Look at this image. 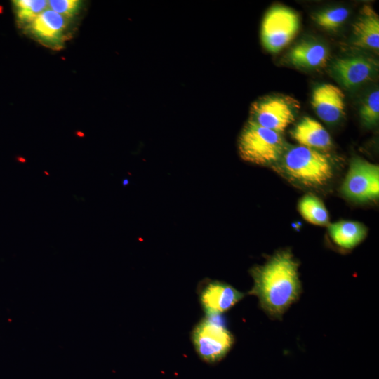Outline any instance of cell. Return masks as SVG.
Here are the masks:
<instances>
[{
    "label": "cell",
    "mask_w": 379,
    "mask_h": 379,
    "mask_svg": "<svg viewBox=\"0 0 379 379\" xmlns=\"http://www.w3.org/2000/svg\"><path fill=\"white\" fill-rule=\"evenodd\" d=\"M298 267L292 254L283 251L253 270L254 286L251 293L258 298L261 307L270 315L280 317L298 298Z\"/></svg>",
    "instance_id": "obj_1"
},
{
    "label": "cell",
    "mask_w": 379,
    "mask_h": 379,
    "mask_svg": "<svg viewBox=\"0 0 379 379\" xmlns=\"http://www.w3.org/2000/svg\"><path fill=\"white\" fill-rule=\"evenodd\" d=\"M282 164L286 173L307 186H321L333 176L330 160L319 151L299 145L283 154Z\"/></svg>",
    "instance_id": "obj_2"
},
{
    "label": "cell",
    "mask_w": 379,
    "mask_h": 379,
    "mask_svg": "<svg viewBox=\"0 0 379 379\" xmlns=\"http://www.w3.org/2000/svg\"><path fill=\"white\" fill-rule=\"evenodd\" d=\"M238 146L244 160L259 165L278 161L285 152V143L281 133L251 120L243 128Z\"/></svg>",
    "instance_id": "obj_3"
},
{
    "label": "cell",
    "mask_w": 379,
    "mask_h": 379,
    "mask_svg": "<svg viewBox=\"0 0 379 379\" xmlns=\"http://www.w3.org/2000/svg\"><path fill=\"white\" fill-rule=\"evenodd\" d=\"M300 26L298 15L291 9L277 6L266 13L261 27V40L271 53H277L296 35Z\"/></svg>",
    "instance_id": "obj_4"
},
{
    "label": "cell",
    "mask_w": 379,
    "mask_h": 379,
    "mask_svg": "<svg viewBox=\"0 0 379 379\" xmlns=\"http://www.w3.org/2000/svg\"><path fill=\"white\" fill-rule=\"evenodd\" d=\"M192 342L197 353L208 363H215L222 359L230 350L233 338L221 324L205 319L193 330Z\"/></svg>",
    "instance_id": "obj_5"
},
{
    "label": "cell",
    "mask_w": 379,
    "mask_h": 379,
    "mask_svg": "<svg viewBox=\"0 0 379 379\" xmlns=\"http://www.w3.org/2000/svg\"><path fill=\"white\" fill-rule=\"evenodd\" d=\"M342 191L348 198L359 201L376 199L379 195V167L357 158L352 161Z\"/></svg>",
    "instance_id": "obj_6"
},
{
    "label": "cell",
    "mask_w": 379,
    "mask_h": 379,
    "mask_svg": "<svg viewBox=\"0 0 379 379\" xmlns=\"http://www.w3.org/2000/svg\"><path fill=\"white\" fill-rule=\"evenodd\" d=\"M251 117L250 120L260 126L281 133L294 121L295 114L286 98L270 96L252 105Z\"/></svg>",
    "instance_id": "obj_7"
},
{
    "label": "cell",
    "mask_w": 379,
    "mask_h": 379,
    "mask_svg": "<svg viewBox=\"0 0 379 379\" xmlns=\"http://www.w3.org/2000/svg\"><path fill=\"white\" fill-rule=\"evenodd\" d=\"M199 297L206 314L216 315L232 307L244 294L229 284L213 281L202 286Z\"/></svg>",
    "instance_id": "obj_8"
},
{
    "label": "cell",
    "mask_w": 379,
    "mask_h": 379,
    "mask_svg": "<svg viewBox=\"0 0 379 379\" xmlns=\"http://www.w3.org/2000/svg\"><path fill=\"white\" fill-rule=\"evenodd\" d=\"M345 95L336 86L323 84L314 88L312 105L317 114L328 123L338 121L345 111Z\"/></svg>",
    "instance_id": "obj_9"
},
{
    "label": "cell",
    "mask_w": 379,
    "mask_h": 379,
    "mask_svg": "<svg viewBox=\"0 0 379 379\" xmlns=\"http://www.w3.org/2000/svg\"><path fill=\"white\" fill-rule=\"evenodd\" d=\"M378 64L371 58L352 56L336 60L333 70L339 81L347 88L357 86L371 78Z\"/></svg>",
    "instance_id": "obj_10"
},
{
    "label": "cell",
    "mask_w": 379,
    "mask_h": 379,
    "mask_svg": "<svg viewBox=\"0 0 379 379\" xmlns=\"http://www.w3.org/2000/svg\"><path fill=\"white\" fill-rule=\"evenodd\" d=\"M354 46L366 49L379 48V18L378 14L368 6L361 10L358 20L353 25Z\"/></svg>",
    "instance_id": "obj_11"
},
{
    "label": "cell",
    "mask_w": 379,
    "mask_h": 379,
    "mask_svg": "<svg viewBox=\"0 0 379 379\" xmlns=\"http://www.w3.org/2000/svg\"><path fill=\"white\" fill-rule=\"evenodd\" d=\"M67 25L66 18L47 8L29 24V28L41 41L55 44L63 36Z\"/></svg>",
    "instance_id": "obj_12"
},
{
    "label": "cell",
    "mask_w": 379,
    "mask_h": 379,
    "mask_svg": "<svg viewBox=\"0 0 379 379\" xmlns=\"http://www.w3.org/2000/svg\"><path fill=\"white\" fill-rule=\"evenodd\" d=\"M293 138L300 145L312 149H327L331 145V136L317 121L305 117L291 132Z\"/></svg>",
    "instance_id": "obj_13"
},
{
    "label": "cell",
    "mask_w": 379,
    "mask_h": 379,
    "mask_svg": "<svg viewBox=\"0 0 379 379\" xmlns=\"http://www.w3.org/2000/svg\"><path fill=\"white\" fill-rule=\"evenodd\" d=\"M328 56L327 48L314 41H302L295 46L288 54L292 64L304 68L321 67L326 63Z\"/></svg>",
    "instance_id": "obj_14"
},
{
    "label": "cell",
    "mask_w": 379,
    "mask_h": 379,
    "mask_svg": "<svg viewBox=\"0 0 379 379\" xmlns=\"http://www.w3.org/2000/svg\"><path fill=\"white\" fill-rule=\"evenodd\" d=\"M333 241L340 247L350 249L358 245L366 234V227L353 221H340L329 225Z\"/></svg>",
    "instance_id": "obj_15"
},
{
    "label": "cell",
    "mask_w": 379,
    "mask_h": 379,
    "mask_svg": "<svg viewBox=\"0 0 379 379\" xmlns=\"http://www.w3.org/2000/svg\"><path fill=\"white\" fill-rule=\"evenodd\" d=\"M298 209L302 216L310 223L325 225L328 222V213L324 203L314 195L303 197L299 201Z\"/></svg>",
    "instance_id": "obj_16"
},
{
    "label": "cell",
    "mask_w": 379,
    "mask_h": 379,
    "mask_svg": "<svg viewBox=\"0 0 379 379\" xmlns=\"http://www.w3.org/2000/svg\"><path fill=\"white\" fill-rule=\"evenodd\" d=\"M13 4L18 19L23 24H30L48 7L44 0H17Z\"/></svg>",
    "instance_id": "obj_17"
},
{
    "label": "cell",
    "mask_w": 379,
    "mask_h": 379,
    "mask_svg": "<svg viewBox=\"0 0 379 379\" xmlns=\"http://www.w3.org/2000/svg\"><path fill=\"white\" fill-rule=\"evenodd\" d=\"M349 11L344 7L325 10L316 13L314 20L321 27L327 29H335L345 21Z\"/></svg>",
    "instance_id": "obj_18"
},
{
    "label": "cell",
    "mask_w": 379,
    "mask_h": 379,
    "mask_svg": "<svg viewBox=\"0 0 379 379\" xmlns=\"http://www.w3.org/2000/svg\"><path fill=\"white\" fill-rule=\"evenodd\" d=\"M360 115L367 125H375L379 118V91L371 92L363 102L360 109Z\"/></svg>",
    "instance_id": "obj_19"
},
{
    "label": "cell",
    "mask_w": 379,
    "mask_h": 379,
    "mask_svg": "<svg viewBox=\"0 0 379 379\" xmlns=\"http://www.w3.org/2000/svg\"><path fill=\"white\" fill-rule=\"evenodd\" d=\"M48 2L49 9L65 18L74 15L81 4V1L78 0H51Z\"/></svg>",
    "instance_id": "obj_20"
}]
</instances>
